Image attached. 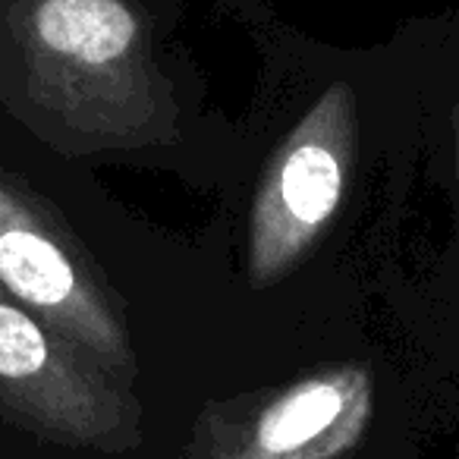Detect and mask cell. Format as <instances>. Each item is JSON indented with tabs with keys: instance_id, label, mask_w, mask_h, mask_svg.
<instances>
[{
	"instance_id": "3957f363",
	"label": "cell",
	"mask_w": 459,
	"mask_h": 459,
	"mask_svg": "<svg viewBox=\"0 0 459 459\" xmlns=\"http://www.w3.org/2000/svg\"><path fill=\"white\" fill-rule=\"evenodd\" d=\"M0 381L26 394L51 421L73 431L101 428V400L82 377L57 362L45 331L22 308L0 299Z\"/></svg>"
},
{
	"instance_id": "277c9868",
	"label": "cell",
	"mask_w": 459,
	"mask_h": 459,
	"mask_svg": "<svg viewBox=\"0 0 459 459\" xmlns=\"http://www.w3.org/2000/svg\"><path fill=\"white\" fill-rule=\"evenodd\" d=\"M365 384L359 375L318 377L290 390L255 425V444L239 459H325L333 456L318 444L343 425H362Z\"/></svg>"
},
{
	"instance_id": "5b68a950",
	"label": "cell",
	"mask_w": 459,
	"mask_h": 459,
	"mask_svg": "<svg viewBox=\"0 0 459 459\" xmlns=\"http://www.w3.org/2000/svg\"><path fill=\"white\" fill-rule=\"evenodd\" d=\"M135 16L120 0H41L35 10V32L54 54L110 64L135 41Z\"/></svg>"
},
{
	"instance_id": "6da1fadb",
	"label": "cell",
	"mask_w": 459,
	"mask_h": 459,
	"mask_svg": "<svg viewBox=\"0 0 459 459\" xmlns=\"http://www.w3.org/2000/svg\"><path fill=\"white\" fill-rule=\"evenodd\" d=\"M0 283L57 325L76 333L85 346L120 352V333L104 306L89 293L82 277L57 243L13 208L0 192Z\"/></svg>"
},
{
	"instance_id": "7a4b0ae2",
	"label": "cell",
	"mask_w": 459,
	"mask_h": 459,
	"mask_svg": "<svg viewBox=\"0 0 459 459\" xmlns=\"http://www.w3.org/2000/svg\"><path fill=\"white\" fill-rule=\"evenodd\" d=\"M340 104H325V129L321 114L306 123L302 139L290 145L281 170H277L274 204H262L255 223V258L262 268H274L290 252H296L321 223L331 221L343 195V160H340L337 129Z\"/></svg>"
}]
</instances>
